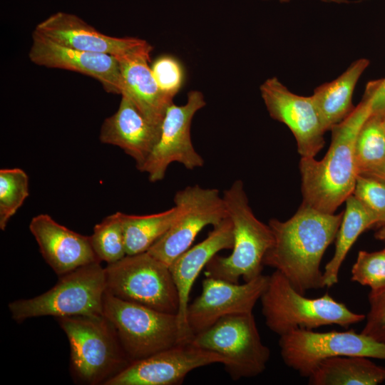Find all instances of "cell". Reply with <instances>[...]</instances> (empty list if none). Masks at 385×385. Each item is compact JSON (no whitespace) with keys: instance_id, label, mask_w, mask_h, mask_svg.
Masks as SVG:
<instances>
[{"instance_id":"d590c367","label":"cell","mask_w":385,"mask_h":385,"mask_svg":"<svg viewBox=\"0 0 385 385\" xmlns=\"http://www.w3.org/2000/svg\"><path fill=\"white\" fill-rule=\"evenodd\" d=\"M280 2H289L290 0H279ZM323 1H327V2H330V1H332V2H336V3H346L347 1L346 0H322Z\"/></svg>"},{"instance_id":"cb8c5ba5","label":"cell","mask_w":385,"mask_h":385,"mask_svg":"<svg viewBox=\"0 0 385 385\" xmlns=\"http://www.w3.org/2000/svg\"><path fill=\"white\" fill-rule=\"evenodd\" d=\"M345 202V210L335 238L334 253L323 272L324 285L327 287L338 282L341 266L359 236L377 223L375 217L353 195Z\"/></svg>"},{"instance_id":"7402d4cb","label":"cell","mask_w":385,"mask_h":385,"mask_svg":"<svg viewBox=\"0 0 385 385\" xmlns=\"http://www.w3.org/2000/svg\"><path fill=\"white\" fill-rule=\"evenodd\" d=\"M369 64L366 58L356 60L338 78L314 89L312 97L326 131L342 121L355 108L353 93Z\"/></svg>"},{"instance_id":"1f68e13d","label":"cell","mask_w":385,"mask_h":385,"mask_svg":"<svg viewBox=\"0 0 385 385\" xmlns=\"http://www.w3.org/2000/svg\"><path fill=\"white\" fill-rule=\"evenodd\" d=\"M368 298L369 311L361 333L377 342L385 343V285L371 290Z\"/></svg>"},{"instance_id":"d6986e66","label":"cell","mask_w":385,"mask_h":385,"mask_svg":"<svg viewBox=\"0 0 385 385\" xmlns=\"http://www.w3.org/2000/svg\"><path fill=\"white\" fill-rule=\"evenodd\" d=\"M29 230L42 257L59 276L82 266L101 262L92 247L90 236L82 235L58 223L50 215L34 217Z\"/></svg>"},{"instance_id":"d4e9b609","label":"cell","mask_w":385,"mask_h":385,"mask_svg":"<svg viewBox=\"0 0 385 385\" xmlns=\"http://www.w3.org/2000/svg\"><path fill=\"white\" fill-rule=\"evenodd\" d=\"M177 215L175 205L167 210L145 215L121 212L126 255L147 252L168 232Z\"/></svg>"},{"instance_id":"8d00e7d4","label":"cell","mask_w":385,"mask_h":385,"mask_svg":"<svg viewBox=\"0 0 385 385\" xmlns=\"http://www.w3.org/2000/svg\"><path fill=\"white\" fill-rule=\"evenodd\" d=\"M379 115H381V123H382L384 129L385 130V111L384 113H382L381 114H379Z\"/></svg>"},{"instance_id":"4dcf8cb0","label":"cell","mask_w":385,"mask_h":385,"mask_svg":"<svg viewBox=\"0 0 385 385\" xmlns=\"http://www.w3.org/2000/svg\"><path fill=\"white\" fill-rule=\"evenodd\" d=\"M153 77L162 91L173 98L181 89L184 71L178 59L169 55L161 56L151 67Z\"/></svg>"},{"instance_id":"9a60e30c","label":"cell","mask_w":385,"mask_h":385,"mask_svg":"<svg viewBox=\"0 0 385 385\" xmlns=\"http://www.w3.org/2000/svg\"><path fill=\"white\" fill-rule=\"evenodd\" d=\"M268 281L269 275L263 274L243 284L206 277L201 294L188 307L187 322L192 337L223 317L252 312Z\"/></svg>"},{"instance_id":"7c38bea8","label":"cell","mask_w":385,"mask_h":385,"mask_svg":"<svg viewBox=\"0 0 385 385\" xmlns=\"http://www.w3.org/2000/svg\"><path fill=\"white\" fill-rule=\"evenodd\" d=\"M206 103L202 93L192 91L183 106L170 104L165 112L159 139L140 171L146 173L152 183L162 180L168 166L182 164L192 170L204 165L203 158L195 150L191 140L190 126L195 113Z\"/></svg>"},{"instance_id":"836d02e7","label":"cell","mask_w":385,"mask_h":385,"mask_svg":"<svg viewBox=\"0 0 385 385\" xmlns=\"http://www.w3.org/2000/svg\"><path fill=\"white\" fill-rule=\"evenodd\" d=\"M365 173L373 175L385 181V160L372 170Z\"/></svg>"},{"instance_id":"9c48e42d","label":"cell","mask_w":385,"mask_h":385,"mask_svg":"<svg viewBox=\"0 0 385 385\" xmlns=\"http://www.w3.org/2000/svg\"><path fill=\"white\" fill-rule=\"evenodd\" d=\"M190 342L222 356L225 369L234 381L261 374L270 357L252 312L223 317Z\"/></svg>"},{"instance_id":"f546056e","label":"cell","mask_w":385,"mask_h":385,"mask_svg":"<svg viewBox=\"0 0 385 385\" xmlns=\"http://www.w3.org/2000/svg\"><path fill=\"white\" fill-rule=\"evenodd\" d=\"M351 279L371 290L385 285V247L379 251L359 252L351 268Z\"/></svg>"},{"instance_id":"2e32d148","label":"cell","mask_w":385,"mask_h":385,"mask_svg":"<svg viewBox=\"0 0 385 385\" xmlns=\"http://www.w3.org/2000/svg\"><path fill=\"white\" fill-rule=\"evenodd\" d=\"M29 57L38 66L91 76L108 93L121 95L123 91L119 62L113 56L68 48L34 31Z\"/></svg>"},{"instance_id":"f1b7e54d","label":"cell","mask_w":385,"mask_h":385,"mask_svg":"<svg viewBox=\"0 0 385 385\" xmlns=\"http://www.w3.org/2000/svg\"><path fill=\"white\" fill-rule=\"evenodd\" d=\"M375 217L379 227L385 223V181L368 173L359 174L352 194Z\"/></svg>"},{"instance_id":"d6a6232c","label":"cell","mask_w":385,"mask_h":385,"mask_svg":"<svg viewBox=\"0 0 385 385\" xmlns=\"http://www.w3.org/2000/svg\"><path fill=\"white\" fill-rule=\"evenodd\" d=\"M365 93L371 101L372 114H381L385 111V78L368 83Z\"/></svg>"},{"instance_id":"ba28073f","label":"cell","mask_w":385,"mask_h":385,"mask_svg":"<svg viewBox=\"0 0 385 385\" xmlns=\"http://www.w3.org/2000/svg\"><path fill=\"white\" fill-rule=\"evenodd\" d=\"M106 292L177 314L179 298L169 266L149 252L125 255L105 268Z\"/></svg>"},{"instance_id":"30bf717a","label":"cell","mask_w":385,"mask_h":385,"mask_svg":"<svg viewBox=\"0 0 385 385\" xmlns=\"http://www.w3.org/2000/svg\"><path fill=\"white\" fill-rule=\"evenodd\" d=\"M284 363L308 378L324 360L340 356H361L385 360V343L354 330L317 332L296 329L279 336Z\"/></svg>"},{"instance_id":"277c9868","label":"cell","mask_w":385,"mask_h":385,"mask_svg":"<svg viewBox=\"0 0 385 385\" xmlns=\"http://www.w3.org/2000/svg\"><path fill=\"white\" fill-rule=\"evenodd\" d=\"M260 300L267 327L279 336L296 329H313L332 324L348 328L366 319L364 314L351 311L328 294L306 297L277 270L269 275Z\"/></svg>"},{"instance_id":"4316f807","label":"cell","mask_w":385,"mask_h":385,"mask_svg":"<svg viewBox=\"0 0 385 385\" xmlns=\"http://www.w3.org/2000/svg\"><path fill=\"white\" fill-rule=\"evenodd\" d=\"M90 240L100 261L111 264L127 255L121 212H117L108 215L96 224Z\"/></svg>"},{"instance_id":"4fadbf2b","label":"cell","mask_w":385,"mask_h":385,"mask_svg":"<svg viewBox=\"0 0 385 385\" xmlns=\"http://www.w3.org/2000/svg\"><path fill=\"white\" fill-rule=\"evenodd\" d=\"M225 358L191 342L178 344L146 358L130 362L106 380V385H177L192 370Z\"/></svg>"},{"instance_id":"ac0fdd59","label":"cell","mask_w":385,"mask_h":385,"mask_svg":"<svg viewBox=\"0 0 385 385\" xmlns=\"http://www.w3.org/2000/svg\"><path fill=\"white\" fill-rule=\"evenodd\" d=\"M232 245L233 227L227 215L219 224L213 226L205 239L190 247L170 265L179 298L177 313L179 344L189 342L192 337L187 322V310L190 292L196 278L218 252L232 249Z\"/></svg>"},{"instance_id":"8992f818","label":"cell","mask_w":385,"mask_h":385,"mask_svg":"<svg viewBox=\"0 0 385 385\" xmlns=\"http://www.w3.org/2000/svg\"><path fill=\"white\" fill-rule=\"evenodd\" d=\"M71 348L72 368L81 380L96 384L125 368L130 361L104 316L58 318ZM107 379V380H108Z\"/></svg>"},{"instance_id":"44dd1931","label":"cell","mask_w":385,"mask_h":385,"mask_svg":"<svg viewBox=\"0 0 385 385\" xmlns=\"http://www.w3.org/2000/svg\"><path fill=\"white\" fill-rule=\"evenodd\" d=\"M153 48L116 58L119 62L123 91L140 113L153 124L161 127L173 98L160 90L148 65Z\"/></svg>"},{"instance_id":"74e56055","label":"cell","mask_w":385,"mask_h":385,"mask_svg":"<svg viewBox=\"0 0 385 385\" xmlns=\"http://www.w3.org/2000/svg\"></svg>"},{"instance_id":"5bb4252c","label":"cell","mask_w":385,"mask_h":385,"mask_svg":"<svg viewBox=\"0 0 385 385\" xmlns=\"http://www.w3.org/2000/svg\"><path fill=\"white\" fill-rule=\"evenodd\" d=\"M260 92L271 118L292 131L301 157L314 158L324 145L326 130L312 96L291 92L276 77L266 80Z\"/></svg>"},{"instance_id":"6da1fadb","label":"cell","mask_w":385,"mask_h":385,"mask_svg":"<svg viewBox=\"0 0 385 385\" xmlns=\"http://www.w3.org/2000/svg\"><path fill=\"white\" fill-rule=\"evenodd\" d=\"M344 212L329 214L301 205L289 219L269 221L273 242L265 254L264 265L282 273L302 294L324 287L322 257L335 240Z\"/></svg>"},{"instance_id":"83f0119b","label":"cell","mask_w":385,"mask_h":385,"mask_svg":"<svg viewBox=\"0 0 385 385\" xmlns=\"http://www.w3.org/2000/svg\"><path fill=\"white\" fill-rule=\"evenodd\" d=\"M29 177L21 168L0 170V228L4 230L10 219L29 196Z\"/></svg>"},{"instance_id":"8fae6325","label":"cell","mask_w":385,"mask_h":385,"mask_svg":"<svg viewBox=\"0 0 385 385\" xmlns=\"http://www.w3.org/2000/svg\"><path fill=\"white\" fill-rule=\"evenodd\" d=\"M177 217L168 232L147 251L170 265L193 243L200 231L227 217L225 202L216 188L187 186L175 194Z\"/></svg>"},{"instance_id":"5b68a950","label":"cell","mask_w":385,"mask_h":385,"mask_svg":"<svg viewBox=\"0 0 385 385\" xmlns=\"http://www.w3.org/2000/svg\"><path fill=\"white\" fill-rule=\"evenodd\" d=\"M60 277L56 285L42 294L10 302L9 309L13 319L21 322L43 316H103L106 281L105 268L100 262Z\"/></svg>"},{"instance_id":"e0dca14e","label":"cell","mask_w":385,"mask_h":385,"mask_svg":"<svg viewBox=\"0 0 385 385\" xmlns=\"http://www.w3.org/2000/svg\"><path fill=\"white\" fill-rule=\"evenodd\" d=\"M34 31L61 46L115 58L153 48L140 38L103 34L78 16L64 12L52 14L39 23Z\"/></svg>"},{"instance_id":"484cf974","label":"cell","mask_w":385,"mask_h":385,"mask_svg":"<svg viewBox=\"0 0 385 385\" xmlns=\"http://www.w3.org/2000/svg\"><path fill=\"white\" fill-rule=\"evenodd\" d=\"M354 154L359 174L372 170L385 160V130L380 115L371 114L361 126Z\"/></svg>"},{"instance_id":"603a6c76","label":"cell","mask_w":385,"mask_h":385,"mask_svg":"<svg viewBox=\"0 0 385 385\" xmlns=\"http://www.w3.org/2000/svg\"><path fill=\"white\" fill-rule=\"evenodd\" d=\"M308 379L310 385H377L385 381V367L366 356H335L322 361Z\"/></svg>"},{"instance_id":"3957f363","label":"cell","mask_w":385,"mask_h":385,"mask_svg":"<svg viewBox=\"0 0 385 385\" xmlns=\"http://www.w3.org/2000/svg\"><path fill=\"white\" fill-rule=\"evenodd\" d=\"M222 197L233 227L232 253L215 255L205 267V275L232 283H238L241 277L248 282L262 274L263 260L273 242L272 232L253 213L241 180L234 181Z\"/></svg>"},{"instance_id":"ffe728a7","label":"cell","mask_w":385,"mask_h":385,"mask_svg":"<svg viewBox=\"0 0 385 385\" xmlns=\"http://www.w3.org/2000/svg\"><path fill=\"white\" fill-rule=\"evenodd\" d=\"M160 130L161 127L150 122L123 93L117 111L104 120L99 139L122 149L140 170L157 143Z\"/></svg>"},{"instance_id":"7a4b0ae2","label":"cell","mask_w":385,"mask_h":385,"mask_svg":"<svg viewBox=\"0 0 385 385\" xmlns=\"http://www.w3.org/2000/svg\"><path fill=\"white\" fill-rule=\"evenodd\" d=\"M371 114V98L364 93L351 113L332 128V142L325 156L320 160L301 158L302 204L333 214L353 194L359 175L355 141Z\"/></svg>"},{"instance_id":"52a82bcc","label":"cell","mask_w":385,"mask_h":385,"mask_svg":"<svg viewBox=\"0 0 385 385\" xmlns=\"http://www.w3.org/2000/svg\"><path fill=\"white\" fill-rule=\"evenodd\" d=\"M103 316L113 327L130 362L179 344L177 314L123 300L106 292Z\"/></svg>"},{"instance_id":"e575fe53","label":"cell","mask_w":385,"mask_h":385,"mask_svg":"<svg viewBox=\"0 0 385 385\" xmlns=\"http://www.w3.org/2000/svg\"><path fill=\"white\" fill-rule=\"evenodd\" d=\"M375 237L379 240L385 242V223L379 226V229L375 233Z\"/></svg>"}]
</instances>
